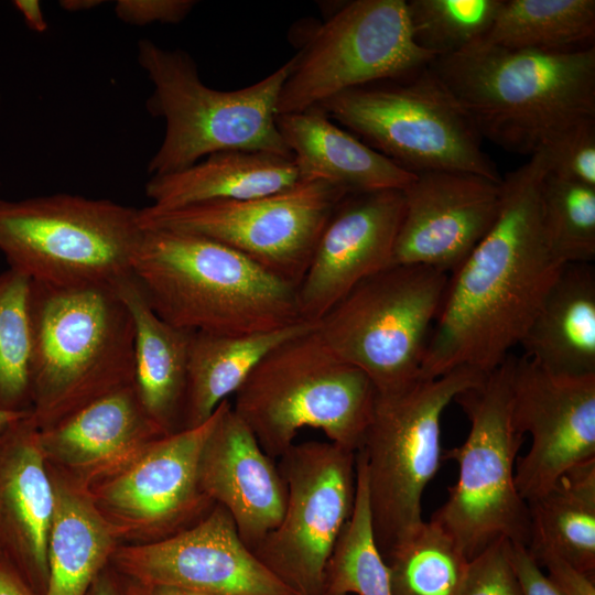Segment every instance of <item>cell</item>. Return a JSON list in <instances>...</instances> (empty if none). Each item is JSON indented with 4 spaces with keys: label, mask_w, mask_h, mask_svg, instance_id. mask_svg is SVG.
<instances>
[{
    "label": "cell",
    "mask_w": 595,
    "mask_h": 595,
    "mask_svg": "<svg viewBox=\"0 0 595 595\" xmlns=\"http://www.w3.org/2000/svg\"><path fill=\"white\" fill-rule=\"evenodd\" d=\"M547 172L545 153L539 150L502 177L494 225L448 277L419 378L459 367L489 372L520 345L564 266L550 248L542 220Z\"/></svg>",
    "instance_id": "obj_1"
},
{
    "label": "cell",
    "mask_w": 595,
    "mask_h": 595,
    "mask_svg": "<svg viewBox=\"0 0 595 595\" xmlns=\"http://www.w3.org/2000/svg\"><path fill=\"white\" fill-rule=\"evenodd\" d=\"M430 66L482 139L531 156L573 125L595 118V46L542 52L479 39Z\"/></svg>",
    "instance_id": "obj_2"
},
{
    "label": "cell",
    "mask_w": 595,
    "mask_h": 595,
    "mask_svg": "<svg viewBox=\"0 0 595 595\" xmlns=\"http://www.w3.org/2000/svg\"><path fill=\"white\" fill-rule=\"evenodd\" d=\"M131 272L153 311L190 332L246 335L303 321L298 286L202 236L142 228Z\"/></svg>",
    "instance_id": "obj_3"
},
{
    "label": "cell",
    "mask_w": 595,
    "mask_h": 595,
    "mask_svg": "<svg viewBox=\"0 0 595 595\" xmlns=\"http://www.w3.org/2000/svg\"><path fill=\"white\" fill-rule=\"evenodd\" d=\"M31 416L46 429L133 383L134 325L113 283L31 281Z\"/></svg>",
    "instance_id": "obj_4"
},
{
    "label": "cell",
    "mask_w": 595,
    "mask_h": 595,
    "mask_svg": "<svg viewBox=\"0 0 595 595\" xmlns=\"http://www.w3.org/2000/svg\"><path fill=\"white\" fill-rule=\"evenodd\" d=\"M234 394L232 410L275 459L304 428L357 452L377 390L364 371L329 349L315 325L269 351Z\"/></svg>",
    "instance_id": "obj_5"
},
{
    "label": "cell",
    "mask_w": 595,
    "mask_h": 595,
    "mask_svg": "<svg viewBox=\"0 0 595 595\" xmlns=\"http://www.w3.org/2000/svg\"><path fill=\"white\" fill-rule=\"evenodd\" d=\"M138 62L153 86L148 111L165 121L163 141L149 162L151 175L176 172L228 150L293 159L277 125L290 62L236 90L206 86L186 52L163 48L148 39L138 42Z\"/></svg>",
    "instance_id": "obj_6"
},
{
    "label": "cell",
    "mask_w": 595,
    "mask_h": 595,
    "mask_svg": "<svg viewBox=\"0 0 595 595\" xmlns=\"http://www.w3.org/2000/svg\"><path fill=\"white\" fill-rule=\"evenodd\" d=\"M487 372L459 367L432 379L377 392L359 452L365 461L375 541L386 561L422 524V496L442 455L441 418Z\"/></svg>",
    "instance_id": "obj_7"
},
{
    "label": "cell",
    "mask_w": 595,
    "mask_h": 595,
    "mask_svg": "<svg viewBox=\"0 0 595 595\" xmlns=\"http://www.w3.org/2000/svg\"><path fill=\"white\" fill-rule=\"evenodd\" d=\"M513 360L509 355L480 382L454 399L470 429L463 444L443 455L457 463L458 476L430 520L456 542L468 560L500 538L527 548L531 541L530 509L515 482L517 454L524 435L511 420Z\"/></svg>",
    "instance_id": "obj_8"
},
{
    "label": "cell",
    "mask_w": 595,
    "mask_h": 595,
    "mask_svg": "<svg viewBox=\"0 0 595 595\" xmlns=\"http://www.w3.org/2000/svg\"><path fill=\"white\" fill-rule=\"evenodd\" d=\"M317 107L409 172L450 170L502 180L469 117L430 64L345 90Z\"/></svg>",
    "instance_id": "obj_9"
},
{
    "label": "cell",
    "mask_w": 595,
    "mask_h": 595,
    "mask_svg": "<svg viewBox=\"0 0 595 595\" xmlns=\"http://www.w3.org/2000/svg\"><path fill=\"white\" fill-rule=\"evenodd\" d=\"M139 209L109 199L54 194L0 199V251L31 281L113 283L131 273Z\"/></svg>",
    "instance_id": "obj_10"
},
{
    "label": "cell",
    "mask_w": 595,
    "mask_h": 595,
    "mask_svg": "<svg viewBox=\"0 0 595 595\" xmlns=\"http://www.w3.org/2000/svg\"><path fill=\"white\" fill-rule=\"evenodd\" d=\"M448 277L424 266H390L355 285L316 331L336 356L369 377L377 392L403 388L419 379Z\"/></svg>",
    "instance_id": "obj_11"
},
{
    "label": "cell",
    "mask_w": 595,
    "mask_h": 595,
    "mask_svg": "<svg viewBox=\"0 0 595 595\" xmlns=\"http://www.w3.org/2000/svg\"><path fill=\"white\" fill-rule=\"evenodd\" d=\"M278 99V116L316 107L355 87L393 79L435 57L413 41L404 0L339 2L303 28Z\"/></svg>",
    "instance_id": "obj_12"
},
{
    "label": "cell",
    "mask_w": 595,
    "mask_h": 595,
    "mask_svg": "<svg viewBox=\"0 0 595 595\" xmlns=\"http://www.w3.org/2000/svg\"><path fill=\"white\" fill-rule=\"evenodd\" d=\"M347 194L326 180L301 178L282 192L257 198L169 209L150 205L139 209V224L209 238L298 286L325 225Z\"/></svg>",
    "instance_id": "obj_13"
},
{
    "label": "cell",
    "mask_w": 595,
    "mask_h": 595,
    "mask_svg": "<svg viewBox=\"0 0 595 595\" xmlns=\"http://www.w3.org/2000/svg\"><path fill=\"white\" fill-rule=\"evenodd\" d=\"M279 458L284 513L252 552L299 595H322L325 564L355 505L356 452L307 441L292 444Z\"/></svg>",
    "instance_id": "obj_14"
},
{
    "label": "cell",
    "mask_w": 595,
    "mask_h": 595,
    "mask_svg": "<svg viewBox=\"0 0 595 595\" xmlns=\"http://www.w3.org/2000/svg\"><path fill=\"white\" fill-rule=\"evenodd\" d=\"M216 420L217 409L199 426L151 441L123 467L84 489L118 540L160 541L212 510L198 464Z\"/></svg>",
    "instance_id": "obj_15"
},
{
    "label": "cell",
    "mask_w": 595,
    "mask_h": 595,
    "mask_svg": "<svg viewBox=\"0 0 595 595\" xmlns=\"http://www.w3.org/2000/svg\"><path fill=\"white\" fill-rule=\"evenodd\" d=\"M511 420L532 441L515 470L517 489L529 504L564 473L595 459V374H554L523 355L515 357Z\"/></svg>",
    "instance_id": "obj_16"
},
{
    "label": "cell",
    "mask_w": 595,
    "mask_h": 595,
    "mask_svg": "<svg viewBox=\"0 0 595 595\" xmlns=\"http://www.w3.org/2000/svg\"><path fill=\"white\" fill-rule=\"evenodd\" d=\"M110 564L130 580L197 595H299L244 543L231 516L218 504L170 538L118 545Z\"/></svg>",
    "instance_id": "obj_17"
},
{
    "label": "cell",
    "mask_w": 595,
    "mask_h": 595,
    "mask_svg": "<svg viewBox=\"0 0 595 595\" xmlns=\"http://www.w3.org/2000/svg\"><path fill=\"white\" fill-rule=\"evenodd\" d=\"M500 183L463 171L415 173L402 190L404 210L391 266L453 273L494 225Z\"/></svg>",
    "instance_id": "obj_18"
},
{
    "label": "cell",
    "mask_w": 595,
    "mask_h": 595,
    "mask_svg": "<svg viewBox=\"0 0 595 595\" xmlns=\"http://www.w3.org/2000/svg\"><path fill=\"white\" fill-rule=\"evenodd\" d=\"M403 210L402 190L350 193L339 202L296 289L303 321L316 324L360 281L391 266Z\"/></svg>",
    "instance_id": "obj_19"
},
{
    "label": "cell",
    "mask_w": 595,
    "mask_h": 595,
    "mask_svg": "<svg viewBox=\"0 0 595 595\" xmlns=\"http://www.w3.org/2000/svg\"><path fill=\"white\" fill-rule=\"evenodd\" d=\"M203 493L231 516L238 534L251 551L280 523L286 484L274 459L261 448L227 399L198 464Z\"/></svg>",
    "instance_id": "obj_20"
},
{
    "label": "cell",
    "mask_w": 595,
    "mask_h": 595,
    "mask_svg": "<svg viewBox=\"0 0 595 595\" xmlns=\"http://www.w3.org/2000/svg\"><path fill=\"white\" fill-rule=\"evenodd\" d=\"M55 496L31 412L0 430V553L35 595L48 583Z\"/></svg>",
    "instance_id": "obj_21"
},
{
    "label": "cell",
    "mask_w": 595,
    "mask_h": 595,
    "mask_svg": "<svg viewBox=\"0 0 595 595\" xmlns=\"http://www.w3.org/2000/svg\"><path fill=\"white\" fill-rule=\"evenodd\" d=\"M163 435L144 411L134 385L129 383L40 430V442L48 467L86 489Z\"/></svg>",
    "instance_id": "obj_22"
},
{
    "label": "cell",
    "mask_w": 595,
    "mask_h": 595,
    "mask_svg": "<svg viewBox=\"0 0 595 595\" xmlns=\"http://www.w3.org/2000/svg\"><path fill=\"white\" fill-rule=\"evenodd\" d=\"M279 131L301 178H322L347 193L404 190L415 177L336 125L320 107L279 115Z\"/></svg>",
    "instance_id": "obj_23"
},
{
    "label": "cell",
    "mask_w": 595,
    "mask_h": 595,
    "mask_svg": "<svg viewBox=\"0 0 595 595\" xmlns=\"http://www.w3.org/2000/svg\"><path fill=\"white\" fill-rule=\"evenodd\" d=\"M113 286L134 325L133 385L139 400L164 435L181 431L194 332L162 320L132 272L113 282Z\"/></svg>",
    "instance_id": "obj_24"
},
{
    "label": "cell",
    "mask_w": 595,
    "mask_h": 595,
    "mask_svg": "<svg viewBox=\"0 0 595 595\" xmlns=\"http://www.w3.org/2000/svg\"><path fill=\"white\" fill-rule=\"evenodd\" d=\"M523 356L560 375L595 374V268L567 263L521 342Z\"/></svg>",
    "instance_id": "obj_25"
},
{
    "label": "cell",
    "mask_w": 595,
    "mask_h": 595,
    "mask_svg": "<svg viewBox=\"0 0 595 595\" xmlns=\"http://www.w3.org/2000/svg\"><path fill=\"white\" fill-rule=\"evenodd\" d=\"M301 180L293 159L228 150L167 174L152 175L145 194L156 208L212 201H241L282 192Z\"/></svg>",
    "instance_id": "obj_26"
},
{
    "label": "cell",
    "mask_w": 595,
    "mask_h": 595,
    "mask_svg": "<svg viewBox=\"0 0 595 595\" xmlns=\"http://www.w3.org/2000/svg\"><path fill=\"white\" fill-rule=\"evenodd\" d=\"M48 469L55 506L47 543L45 595H86L97 575L110 563L119 540L87 493Z\"/></svg>",
    "instance_id": "obj_27"
},
{
    "label": "cell",
    "mask_w": 595,
    "mask_h": 595,
    "mask_svg": "<svg viewBox=\"0 0 595 595\" xmlns=\"http://www.w3.org/2000/svg\"><path fill=\"white\" fill-rule=\"evenodd\" d=\"M316 324H296L263 333L217 335L193 333L182 430L204 424L235 393L258 363L283 342Z\"/></svg>",
    "instance_id": "obj_28"
},
{
    "label": "cell",
    "mask_w": 595,
    "mask_h": 595,
    "mask_svg": "<svg viewBox=\"0 0 595 595\" xmlns=\"http://www.w3.org/2000/svg\"><path fill=\"white\" fill-rule=\"evenodd\" d=\"M528 506L530 542L548 543L582 572L595 574V459L564 473Z\"/></svg>",
    "instance_id": "obj_29"
},
{
    "label": "cell",
    "mask_w": 595,
    "mask_h": 595,
    "mask_svg": "<svg viewBox=\"0 0 595 595\" xmlns=\"http://www.w3.org/2000/svg\"><path fill=\"white\" fill-rule=\"evenodd\" d=\"M517 50L574 52L594 46V0H504L483 37Z\"/></svg>",
    "instance_id": "obj_30"
},
{
    "label": "cell",
    "mask_w": 595,
    "mask_h": 595,
    "mask_svg": "<svg viewBox=\"0 0 595 595\" xmlns=\"http://www.w3.org/2000/svg\"><path fill=\"white\" fill-rule=\"evenodd\" d=\"M391 595L389 570L375 541L365 461L356 452V497L323 572L322 595Z\"/></svg>",
    "instance_id": "obj_31"
},
{
    "label": "cell",
    "mask_w": 595,
    "mask_h": 595,
    "mask_svg": "<svg viewBox=\"0 0 595 595\" xmlns=\"http://www.w3.org/2000/svg\"><path fill=\"white\" fill-rule=\"evenodd\" d=\"M386 563L391 595H458L469 560L440 526L429 520Z\"/></svg>",
    "instance_id": "obj_32"
},
{
    "label": "cell",
    "mask_w": 595,
    "mask_h": 595,
    "mask_svg": "<svg viewBox=\"0 0 595 595\" xmlns=\"http://www.w3.org/2000/svg\"><path fill=\"white\" fill-rule=\"evenodd\" d=\"M31 280L9 268L0 273V410L31 411Z\"/></svg>",
    "instance_id": "obj_33"
},
{
    "label": "cell",
    "mask_w": 595,
    "mask_h": 595,
    "mask_svg": "<svg viewBox=\"0 0 595 595\" xmlns=\"http://www.w3.org/2000/svg\"><path fill=\"white\" fill-rule=\"evenodd\" d=\"M550 248L563 263L595 260V186L547 172L540 190Z\"/></svg>",
    "instance_id": "obj_34"
},
{
    "label": "cell",
    "mask_w": 595,
    "mask_h": 595,
    "mask_svg": "<svg viewBox=\"0 0 595 595\" xmlns=\"http://www.w3.org/2000/svg\"><path fill=\"white\" fill-rule=\"evenodd\" d=\"M504 0H409L408 19L414 43L435 58L455 54L483 39Z\"/></svg>",
    "instance_id": "obj_35"
},
{
    "label": "cell",
    "mask_w": 595,
    "mask_h": 595,
    "mask_svg": "<svg viewBox=\"0 0 595 595\" xmlns=\"http://www.w3.org/2000/svg\"><path fill=\"white\" fill-rule=\"evenodd\" d=\"M541 150L549 173L595 186V118L565 129Z\"/></svg>",
    "instance_id": "obj_36"
},
{
    "label": "cell",
    "mask_w": 595,
    "mask_h": 595,
    "mask_svg": "<svg viewBox=\"0 0 595 595\" xmlns=\"http://www.w3.org/2000/svg\"><path fill=\"white\" fill-rule=\"evenodd\" d=\"M510 545L508 539L500 538L469 560L458 595H521Z\"/></svg>",
    "instance_id": "obj_37"
},
{
    "label": "cell",
    "mask_w": 595,
    "mask_h": 595,
    "mask_svg": "<svg viewBox=\"0 0 595 595\" xmlns=\"http://www.w3.org/2000/svg\"><path fill=\"white\" fill-rule=\"evenodd\" d=\"M527 549L548 570L545 575L559 595H595V574L582 572L548 543L532 541Z\"/></svg>",
    "instance_id": "obj_38"
},
{
    "label": "cell",
    "mask_w": 595,
    "mask_h": 595,
    "mask_svg": "<svg viewBox=\"0 0 595 595\" xmlns=\"http://www.w3.org/2000/svg\"><path fill=\"white\" fill-rule=\"evenodd\" d=\"M193 0H119L115 13L125 23L147 25L151 23H180L195 7Z\"/></svg>",
    "instance_id": "obj_39"
},
{
    "label": "cell",
    "mask_w": 595,
    "mask_h": 595,
    "mask_svg": "<svg viewBox=\"0 0 595 595\" xmlns=\"http://www.w3.org/2000/svg\"><path fill=\"white\" fill-rule=\"evenodd\" d=\"M510 554L521 595H559L527 547L511 543Z\"/></svg>",
    "instance_id": "obj_40"
},
{
    "label": "cell",
    "mask_w": 595,
    "mask_h": 595,
    "mask_svg": "<svg viewBox=\"0 0 595 595\" xmlns=\"http://www.w3.org/2000/svg\"><path fill=\"white\" fill-rule=\"evenodd\" d=\"M86 595H136L128 577L110 563L97 575Z\"/></svg>",
    "instance_id": "obj_41"
},
{
    "label": "cell",
    "mask_w": 595,
    "mask_h": 595,
    "mask_svg": "<svg viewBox=\"0 0 595 595\" xmlns=\"http://www.w3.org/2000/svg\"><path fill=\"white\" fill-rule=\"evenodd\" d=\"M0 595H35L13 566L1 554Z\"/></svg>",
    "instance_id": "obj_42"
},
{
    "label": "cell",
    "mask_w": 595,
    "mask_h": 595,
    "mask_svg": "<svg viewBox=\"0 0 595 595\" xmlns=\"http://www.w3.org/2000/svg\"><path fill=\"white\" fill-rule=\"evenodd\" d=\"M14 7L21 12L26 25L35 32L42 33L47 29L41 3L37 0H15Z\"/></svg>",
    "instance_id": "obj_43"
},
{
    "label": "cell",
    "mask_w": 595,
    "mask_h": 595,
    "mask_svg": "<svg viewBox=\"0 0 595 595\" xmlns=\"http://www.w3.org/2000/svg\"><path fill=\"white\" fill-rule=\"evenodd\" d=\"M130 582L136 595H197L191 591L171 585L144 584L133 580H130Z\"/></svg>",
    "instance_id": "obj_44"
},
{
    "label": "cell",
    "mask_w": 595,
    "mask_h": 595,
    "mask_svg": "<svg viewBox=\"0 0 595 595\" xmlns=\"http://www.w3.org/2000/svg\"><path fill=\"white\" fill-rule=\"evenodd\" d=\"M102 0H62L60 6L71 12L86 11L99 7Z\"/></svg>",
    "instance_id": "obj_45"
},
{
    "label": "cell",
    "mask_w": 595,
    "mask_h": 595,
    "mask_svg": "<svg viewBox=\"0 0 595 595\" xmlns=\"http://www.w3.org/2000/svg\"><path fill=\"white\" fill-rule=\"evenodd\" d=\"M31 411L11 412L0 410V430L8 426L12 422L28 415Z\"/></svg>",
    "instance_id": "obj_46"
},
{
    "label": "cell",
    "mask_w": 595,
    "mask_h": 595,
    "mask_svg": "<svg viewBox=\"0 0 595 595\" xmlns=\"http://www.w3.org/2000/svg\"><path fill=\"white\" fill-rule=\"evenodd\" d=\"M1 554V553H0Z\"/></svg>",
    "instance_id": "obj_47"
}]
</instances>
